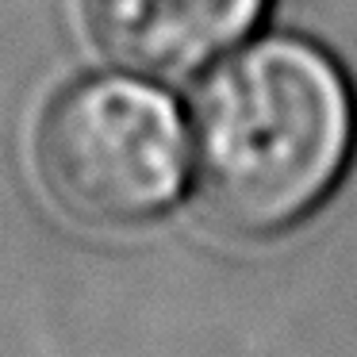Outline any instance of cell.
I'll return each mask as SVG.
<instances>
[{
    "label": "cell",
    "mask_w": 357,
    "mask_h": 357,
    "mask_svg": "<svg viewBox=\"0 0 357 357\" xmlns=\"http://www.w3.org/2000/svg\"><path fill=\"white\" fill-rule=\"evenodd\" d=\"M354 135V96L331 54L288 35L254 43L192 100L204 208L238 234L288 231L334 192Z\"/></svg>",
    "instance_id": "obj_1"
},
{
    "label": "cell",
    "mask_w": 357,
    "mask_h": 357,
    "mask_svg": "<svg viewBox=\"0 0 357 357\" xmlns=\"http://www.w3.org/2000/svg\"><path fill=\"white\" fill-rule=\"evenodd\" d=\"M39 173L54 204L81 223L139 227L185 188L188 131L162 89L89 77L43 116Z\"/></svg>",
    "instance_id": "obj_2"
},
{
    "label": "cell",
    "mask_w": 357,
    "mask_h": 357,
    "mask_svg": "<svg viewBox=\"0 0 357 357\" xmlns=\"http://www.w3.org/2000/svg\"><path fill=\"white\" fill-rule=\"evenodd\" d=\"M269 0H85L96 43L112 62L146 77H192L238 47Z\"/></svg>",
    "instance_id": "obj_3"
}]
</instances>
